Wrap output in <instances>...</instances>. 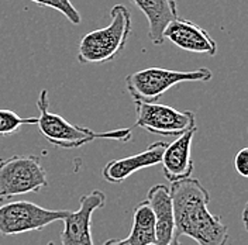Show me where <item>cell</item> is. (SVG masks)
<instances>
[{"label": "cell", "mask_w": 248, "mask_h": 245, "mask_svg": "<svg viewBox=\"0 0 248 245\" xmlns=\"http://www.w3.org/2000/svg\"><path fill=\"white\" fill-rule=\"evenodd\" d=\"M175 237L186 235L198 245H226L229 241V227L220 215L209 212L210 195L207 189L193 178L175 182L170 187Z\"/></svg>", "instance_id": "1"}, {"label": "cell", "mask_w": 248, "mask_h": 245, "mask_svg": "<svg viewBox=\"0 0 248 245\" xmlns=\"http://www.w3.org/2000/svg\"><path fill=\"white\" fill-rule=\"evenodd\" d=\"M37 106L40 110L38 119V128L41 134L46 138V141L58 148L63 150H74L80 148L97 138L102 139H116L125 142L131 139V130L130 128H117L113 131L97 133L89 127H80L65 120L62 116L52 113L49 110V100H48V91L43 89L40 92Z\"/></svg>", "instance_id": "2"}, {"label": "cell", "mask_w": 248, "mask_h": 245, "mask_svg": "<svg viewBox=\"0 0 248 245\" xmlns=\"http://www.w3.org/2000/svg\"><path fill=\"white\" fill-rule=\"evenodd\" d=\"M131 13L124 4L110 10V23L106 27L85 34L78 46L79 63H106L113 61L131 35Z\"/></svg>", "instance_id": "3"}, {"label": "cell", "mask_w": 248, "mask_h": 245, "mask_svg": "<svg viewBox=\"0 0 248 245\" xmlns=\"http://www.w3.org/2000/svg\"><path fill=\"white\" fill-rule=\"evenodd\" d=\"M213 74L209 68L195 71H170L165 68H147L127 75L125 88L134 102L155 103L170 88L185 82H209Z\"/></svg>", "instance_id": "4"}, {"label": "cell", "mask_w": 248, "mask_h": 245, "mask_svg": "<svg viewBox=\"0 0 248 245\" xmlns=\"http://www.w3.org/2000/svg\"><path fill=\"white\" fill-rule=\"evenodd\" d=\"M48 186L46 169L35 155H13L0 159V201L40 192Z\"/></svg>", "instance_id": "5"}, {"label": "cell", "mask_w": 248, "mask_h": 245, "mask_svg": "<svg viewBox=\"0 0 248 245\" xmlns=\"http://www.w3.org/2000/svg\"><path fill=\"white\" fill-rule=\"evenodd\" d=\"M68 214L69 210H49L31 201H10L0 206V234L16 235L43 230L55 221H63Z\"/></svg>", "instance_id": "6"}, {"label": "cell", "mask_w": 248, "mask_h": 245, "mask_svg": "<svg viewBox=\"0 0 248 245\" xmlns=\"http://www.w3.org/2000/svg\"><path fill=\"white\" fill-rule=\"evenodd\" d=\"M137 110L136 125L153 134L162 137H179L195 128V113L190 110L176 108L161 103L134 102Z\"/></svg>", "instance_id": "7"}, {"label": "cell", "mask_w": 248, "mask_h": 245, "mask_svg": "<svg viewBox=\"0 0 248 245\" xmlns=\"http://www.w3.org/2000/svg\"><path fill=\"white\" fill-rule=\"evenodd\" d=\"M106 196L102 190H93L83 195L79 200L77 212H69L63 218V230L61 232L62 245H94L92 237L93 213L105 207Z\"/></svg>", "instance_id": "8"}, {"label": "cell", "mask_w": 248, "mask_h": 245, "mask_svg": "<svg viewBox=\"0 0 248 245\" xmlns=\"http://www.w3.org/2000/svg\"><path fill=\"white\" fill-rule=\"evenodd\" d=\"M164 41L170 40L172 44L187 51L204 54L209 57H215L217 54V43L210 37V34L196 23L176 17L165 27L162 32Z\"/></svg>", "instance_id": "9"}, {"label": "cell", "mask_w": 248, "mask_h": 245, "mask_svg": "<svg viewBox=\"0 0 248 245\" xmlns=\"http://www.w3.org/2000/svg\"><path fill=\"white\" fill-rule=\"evenodd\" d=\"M167 145H168L167 142L158 141L151 144L147 150L136 155L108 161L102 170V175L110 184H122L127 178H130L131 175H134L141 169L151 168L161 164Z\"/></svg>", "instance_id": "10"}, {"label": "cell", "mask_w": 248, "mask_h": 245, "mask_svg": "<svg viewBox=\"0 0 248 245\" xmlns=\"http://www.w3.org/2000/svg\"><path fill=\"white\" fill-rule=\"evenodd\" d=\"M196 133V127L179 136L172 144L167 145L161 164L164 176L170 184L185 181L190 178L193 172V161H192V141Z\"/></svg>", "instance_id": "11"}, {"label": "cell", "mask_w": 248, "mask_h": 245, "mask_svg": "<svg viewBox=\"0 0 248 245\" xmlns=\"http://www.w3.org/2000/svg\"><path fill=\"white\" fill-rule=\"evenodd\" d=\"M147 203L150 204L155 218V245H170L175 237V220L173 204L170 187L167 184H154L147 195Z\"/></svg>", "instance_id": "12"}, {"label": "cell", "mask_w": 248, "mask_h": 245, "mask_svg": "<svg viewBox=\"0 0 248 245\" xmlns=\"http://www.w3.org/2000/svg\"><path fill=\"white\" fill-rule=\"evenodd\" d=\"M148 20V35L155 46L164 44L162 32L178 17L176 0H131Z\"/></svg>", "instance_id": "13"}, {"label": "cell", "mask_w": 248, "mask_h": 245, "mask_svg": "<svg viewBox=\"0 0 248 245\" xmlns=\"http://www.w3.org/2000/svg\"><path fill=\"white\" fill-rule=\"evenodd\" d=\"M133 245H155V218L154 213L147 200L140 201L134 207L133 226L127 237Z\"/></svg>", "instance_id": "14"}, {"label": "cell", "mask_w": 248, "mask_h": 245, "mask_svg": "<svg viewBox=\"0 0 248 245\" xmlns=\"http://www.w3.org/2000/svg\"><path fill=\"white\" fill-rule=\"evenodd\" d=\"M37 117H20L13 110L0 108V136H12L20 131L23 125H34Z\"/></svg>", "instance_id": "15"}, {"label": "cell", "mask_w": 248, "mask_h": 245, "mask_svg": "<svg viewBox=\"0 0 248 245\" xmlns=\"http://www.w3.org/2000/svg\"><path fill=\"white\" fill-rule=\"evenodd\" d=\"M29 1H32L43 7H51V9L60 12L63 17H66L75 26L80 24V21H82V17L71 0H29Z\"/></svg>", "instance_id": "16"}, {"label": "cell", "mask_w": 248, "mask_h": 245, "mask_svg": "<svg viewBox=\"0 0 248 245\" xmlns=\"http://www.w3.org/2000/svg\"><path fill=\"white\" fill-rule=\"evenodd\" d=\"M234 168L243 176H248V148H241L234 156Z\"/></svg>", "instance_id": "17"}, {"label": "cell", "mask_w": 248, "mask_h": 245, "mask_svg": "<svg viewBox=\"0 0 248 245\" xmlns=\"http://www.w3.org/2000/svg\"><path fill=\"white\" fill-rule=\"evenodd\" d=\"M103 245H133L128 238H124V240H120V238H111V240H108Z\"/></svg>", "instance_id": "18"}, {"label": "cell", "mask_w": 248, "mask_h": 245, "mask_svg": "<svg viewBox=\"0 0 248 245\" xmlns=\"http://www.w3.org/2000/svg\"><path fill=\"white\" fill-rule=\"evenodd\" d=\"M170 245H181V244H179V241H178V238H173V240H172V243H170Z\"/></svg>", "instance_id": "19"}, {"label": "cell", "mask_w": 248, "mask_h": 245, "mask_svg": "<svg viewBox=\"0 0 248 245\" xmlns=\"http://www.w3.org/2000/svg\"><path fill=\"white\" fill-rule=\"evenodd\" d=\"M46 245H54V243H52V241H49V243H48Z\"/></svg>", "instance_id": "20"}]
</instances>
